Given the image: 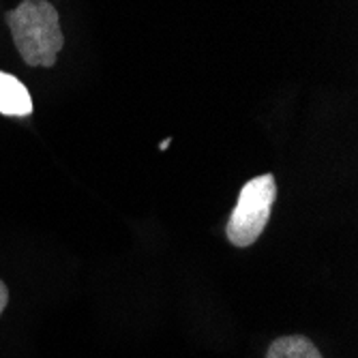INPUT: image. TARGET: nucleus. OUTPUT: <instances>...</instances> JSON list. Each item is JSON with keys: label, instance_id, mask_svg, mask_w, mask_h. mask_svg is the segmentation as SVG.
I'll list each match as a JSON object with an SVG mask.
<instances>
[{"label": "nucleus", "instance_id": "f257e3e1", "mask_svg": "<svg viewBox=\"0 0 358 358\" xmlns=\"http://www.w3.org/2000/svg\"><path fill=\"white\" fill-rule=\"evenodd\" d=\"M15 50L28 67H54L64 35L58 9L48 0H22L5 13Z\"/></svg>", "mask_w": 358, "mask_h": 358}, {"label": "nucleus", "instance_id": "f03ea898", "mask_svg": "<svg viewBox=\"0 0 358 358\" xmlns=\"http://www.w3.org/2000/svg\"><path fill=\"white\" fill-rule=\"evenodd\" d=\"M277 200V180L273 174L251 178L238 193V202L225 225V234L234 247H251L268 225Z\"/></svg>", "mask_w": 358, "mask_h": 358}, {"label": "nucleus", "instance_id": "7ed1b4c3", "mask_svg": "<svg viewBox=\"0 0 358 358\" xmlns=\"http://www.w3.org/2000/svg\"><path fill=\"white\" fill-rule=\"evenodd\" d=\"M0 114L3 116H30L32 96L24 82L15 76L0 71Z\"/></svg>", "mask_w": 358, "mask_h": 358}, {"label": "nucleus", "instance_id": "20e7f679", "mask_svg": "<svg viewBox=\"0 0 358 358\" xmlns=\"http://www.w3.org/2000/svg\"><path fill=\"white\" fill-rule=\"evenodd\" d=\"M266 358H322V354L307 337L287 335L271 343Z\"/></svg>", "mask_w": 358, "mask_h": 358}, {"label": "nucleus", "instance_id": "39448f33", "mask_svg": "<svg viewBox=\"0 0 358 358\" xmlns=\"http://www.w3.org/2000/svg\"><path fill=\"white\" fill-rule=\"evenodd\" d=\"M7 303H9V289H7V285L3 281H0V315H3Z\"/></svg>", "mask_w": 358, "mask_h": 358}, {"label": "nucleus", "instance_id": "423d86ee", "mask_svg": "<svg viewBox=\"0 0 358 358\" xmlns=\"http://www.w3.org/2000/svg\"><path fill=\"white\" fill-rule=\"evenodd\" d=\"M168 146H170V138H168V140H164V142L159 144V148H161V150H166Z\"/></svg>", "mask_w": 358, "mask_h": 358}]
</instances>
